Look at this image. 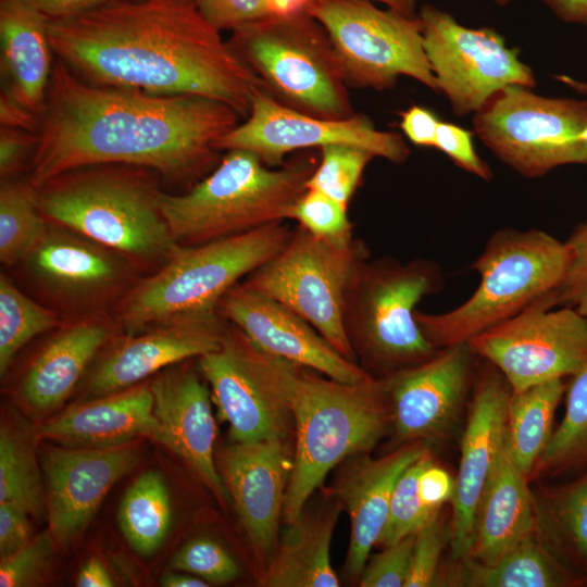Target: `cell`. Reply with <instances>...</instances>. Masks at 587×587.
<instances>
[{
    "mask_svg": "<svg viewBox=\"0 0 587 587\" xmlns=\"http://www.w3.org/2000/svg\"><path fill=\"white\" fill-rule=\"evenodd\" d=\"M347 207L320 190L307 188L292 205L289 220L316 237L347 239L353 236Z\"/></svg>",
    "mask_w": 587,
    "mask_h": 587,
    "instance_id": "41",
    "label": "cell"
},
{
    "mask_svg": "<svg viewBox=\"0 0 587 587\" xmlns=\"http://www.w3.org/2000/svg\"><path fill=\"white\" fill-rule=\"evenodd\" d=\"M286 361L285 389L296 429L283 520L295 522L340 461L371 450L385 434L390 409L382 379L346 384Z\"/></svg>",
    "mask_w": 587,
    "mask_h": 587,
    "instance_id": "4",
    "label": "cell"
},
{
    "mask_svg": "<svg viewBox=\"0 0 587 587\" xmlns=\"http://www.w3.org/2000/svg\"><path fill=\"white\" fill-rule=\"evenodd\" d=\"M566 242L570 261L557 289V303L575 310L587 321V221L576 226Z\"/></svg>",
    "mask_w": 587,
    "mask_h": 587,
    "instance_id": "45",
    "label": "cell"
},
{
    "mask_svg": "<svg viewBox=\"0 0 587 587\" xmlns=\"http://www.w3.org/2000/svg\"><path fill=\"white\" fill-rule=\"evenodd\" d=\"M36 436L73 448H109L146 437L168 449L150 385L143 384L74 405L43 422Z\"/></svg>",
    "mask_w": 587,
    "mask_h": 587,
    "instance_id": "25",
    "label": "cell"
},
{
    "mask_svg": "<svg viewBox=\"0 0 587 587\" xmlns=\"http://www.w3.org/2000/svg\"><path fill=\"white\" fill-rule=\"evenodd\" d=\"M587 465V363L572 376L564 416L536 461L530 479Z\"/></svg>",
    "mask_w": 587,
    "mask_h": 587,
    "instance_id": "35",
    "label": "cell"
},
{
    "mask_svg": "<svg viewBox=\"0 0 587 587\" xmlns=\"http://www.w3.org/2000/svg\"><path fill=\"white\" fill-rule=\"evenodd\" d=\"M448 540L450 541V523L439 511L415 533L410 571L404 587L437 585L439 561Z\"/></svg>",
    "mask_w": 587,
    "mask_h": 587,
    "instance_id": "43",
    "label": "cell"
},
{
    "mask_svg": "<svg viewBox=\"0 0 587 587\" xmlns=\"http://www.w3.org/2000/svg\"><path fill=\"white\" fill-rule=\"evenodd\" d=\"M55 541L49 532L32 538L17 551L1 558L0 586H30L46 574L51 564Z\"/></svg>",
    "mask_w": 587,
    "mask_h": 587,
    "instance_id": "44",
    "label": "cell"
},
{
    "mask_svg": "<svg viewBox=\"0 0 587 587\" xmlns=\"http://www.w3.org/2000/svg\"><path fill=\"white\" fill-rule=\"evenodd\" d=\"M153 171L95 164L60 174L37 188L49 224L74 232L128 260L163 265L182 247L160 207Z\"/></svg>",
    "mask_w": 587,
    "mask_h": 587,
    "instance_id": "3",
    "label": "cell"
},
{
    "mask_svg": "<svg viewBox=\"0 0 587 587\" xmlns=\"http://www.w3.org/2000/svg\"><path fill=\"white\" fill-rule=\"evenodd\" d=\"M473 127L494 155L525 177L587 164V99L548 98L510 85L474 113Z\"/></svg>",
    "mask_w": 587,
    "mask_h": 587,
    "instance_id": "11",
    "label": "cell"
},
{
    "mask_svg": "<svg viewBox=\"0 0 587 587\" xmlns=\"http://www.w3.org/2000/svg\"><path fill=\"white\" fill-rule=\"evenodd\" d=\"M442 287L432 260H367L347 296L344 324L363 364L388 376L438 352L415 319L416 305Z\"/></svg>",
    "mask_w": 587,
    "mask_h": 587,
    "instance_id": "8",
    "label": "cell"
},
{
    "mask_svg": "<svg viewBox=\"0 0 587 587\" xmlns=\"http://www.w3.org/2000/svg\"><path fill=\"white\" fill-rule=\"evenodd\" d=\"M445 583L469 587H569L587 583L560 562L537 533L498 560L480 563L470 558L454 560Z\"/></svg>",
    "mask_w": 587,
    "mask_h": 587,
    "instance_id": "31",
    "label": "cell"
},
{
    "mask_svg": "<svg viewBox=\"0 0 587 587\" xmlns=\"http://www.w3.org/2000/svg\"><path fill=\"white\" fill-rule=\"evenodd\" d=\"M110 334L108 321L99 316L79 320L61 330L25 373L18 389L23 401L40 412L59 407L73 391Z\"/></svg>",
    "mask_w": 587,
    "mask_h": 587,
    "instance_id": "29",
    "label": "cell"
},
{
    "mask_svg": "<svg viewBox=\"0 0 587 587\" xmlns=\"http://www.w3.org/2000/svg\"><path fill=\"white\" fill-rule=\"evenodd\" d=\"M197 0H115L48 20L52 51L86 80L211 98L247 116L261 79Z\"/></svg>",
    "mask_w": 587,
    "mask_h": 587,
    "instance_id": "2",
    "label": "cell"
},
{
    "mask_svg": "<svg viewBox=\"0 0 587 587\" xmlns=\"http://www.w3.org/2000/svg\"><path fill=\"white\" fill-rule=\"evenodd\" d=\"M373 158L375 157L371 152L358 147L325 146L321 148V159L305 188L320 190L348 205Z\"/></svg>",
    "mask_w": 587,
    "mask_h": 587,
    "instance_id": "40",
    "label": "cell"
},
{
    "mask_svg": "<svg viewBox=\"0 0 587 587\" xmlns=\"http://www.w3.org/2000/svg\"><path fill=\"white\" fill-rule=\"evenodd\" d=\"M246 117L217 139V151L247 150L271 167L283 165L290 152L329 145L358 147L392 163H404L410 155L401 135L377 129L366 116L309 114L279 102L262 88L254 92Z\"/></svg>",
    "mask_w": 587,
    "mask_h": 587,
    "instance_id": "16",
    "label": "cell"
},
{
    "mask_svg": "<svg viewBox=\"0 0 587 587\" xmlns=\"http://www.w3.org/2000/svg\"><path fill=\"white\" fill-rule=\"evenodd\" d=\"M223 320L217 313L129 335L96 367L88 392L101 397L124 390L170 365L217 349L225 329Z\"/></svg>",
    "mask_w": 587,
    "mask_h": 587,
    "instance_id": "23",
    "label": "cell"
},
{
    "mask_svg": "<svg viewBox=\"0 0 587 587\" xmlns=\"http://www.w3.org/2000/svg\"><path fill=\"white\" fill-rule=\"evenodd\" d=\"M569 261L567 242L549 233L497 230L471 266L480 277L473 295L440 314L416 310V322L437 349L467 342L537 299L555 292Z\"/></svg>",
    "mask_w": 587,
    "mask_h": 587,
    "instance_id": "7",
    "label": "cell"
},
{
    "mask_svg": "<svg viewBox=\"0 0 587 587\" xmlns=\"http://www.w3.org/2000/svg\"><path fill=\"white\" fill-rule=\"evenodd\" d=\"M511 394L503 375L488 363L474 388L461 439L460 463L451 499L450 546L453 560L464 558L470 550L480 499L504 448Z\"/></svg>",
    "mask_w": 587,
    "mask_h": 587,
    "instance_id": "20",
    "label": "cell"
},
{
    "mask_svg": "<svg viewBox=\"0 0 587 587\" xmlns=\"http://www.w3.org/2000/svg\"><path fill=\"white\" fill-rule=\"evenodd\" d=\"M59 326L57 314L23 294L4 274L0 276V373L29 340Z\"/></svg>",
    "mask_w": 587,
    "mask_h": 587,
    "instance_id": "38",
    "label": "cell"
},
{
    "mask_svg": "<svg viewBox=\"0 0 587 587\" xmlns=\"http://www.w3.org/2000/svg\"><path fill=\"white\" fill-rule=\"evenodd\" d=\"M76 585L79 587H111L113 580L98 559H89L80 569Z\"/></svg>",
    "mask_w": 587,
    "mask_h": 587,
    "instance_id": "55",
    "label": "cell"
},
{
    "mask_svg": "<svg viewBox=\"0 0 587 587\" xmlns=\"http://www.w3.org/2000/svg\"><path fill=\"white\" fill-rule=\"evenodd\" d=\"M317 162L298 157L272 168L253 152L233 149L187 192L161 191L160 207L179 246H195L289 220Z\"/></svg>",
    "mask_w": 587,
    "mask_h": 587,
    "instance_id": "5",
    "label": "cell"
},
{
    "mask_svg": "<svg viewBox=\"0 0 587 587\" xmlns=\"http://www.w3.org/2000/svg\"><path fill=\"white\" fill-rule=\"evenodd\" d=\"M232 32L229 46L279 102L323 117L355 114L329 38L308 11Z\"/></svg>",
    "mask_w": 587,
    "mask_h": 587,
    "instance_id": "9",
    "label": "cell"
},
{
    "mask_svg": "<svg viewBox=\"0 0 587 587\" xmlns=\"http://www.w3.org/2000/svg\"><path fill=\"white\" fill-rule=\"evenodd\" d=\"M172 521L170 494L162 475L147 471L124 495L118 509V525L130 547L141 555L157 551Z\"/></svg>",
    "mask_w": 587,
    "mask_h": 587,
    "instance_id": "34",
    "label": "cell"
},
{
    "mask_svg": "<svg viewBox=\"0 0 587 587\" xmlns=\"http://www.w3.org/2000/svg\"><path fill=\"white\" fill-rule=\"evenodd\" d=\"M529 478L516 464L507 442L480 499L473 539L464 558L490 563L536 533Z\"/></svg>",
    "mask_w": 587,
    "mask_h": 587,
    "instance_id": "28",
    "label": "cell"
},
{
    "mask_svg": "<svg viewBox=\"0 0 587 587\" xmlns=\"http://www.w3.org/2000/svg\"><path fill=\"white\" fill-rule=\"evenodd\" d=\"M498 4L500 5H505L508 4L511 0H495Z\"/></svg>",
    "mask_w": 587,
    "mask_h": 587,
    "instance_id": "60",
    "label": "cell"
},
{
    "mask_svg": "<svg viewBox=\"0 0 587 587\" xmlns=\"http://www.w3.org/2000/svg\"><path fill=\"white\" fill-rule=\"evenodd\" d=\"M204 17L218 30H234L268 16L264 0H197Z\"/></svg>",
    "mask_w": 587,
    "mask_h": 587,
    "instance_id": "48",
    "label": "cell"
},
{
    "mask_svg": "<svg viewBox=\"0 0 587 587\" xmlns=\"http://www.w3.org/2000/svg\"><path fill=\"white\" fill-rule=\"evenodd\" d=\"M564 390L563 378H555L511 394L507 442L516 464L528 478L551 437L554 412Z\"/></svg>",
    "mask_w": 587,
    "mask_h": 587,
    "instance_id": "33",
    "label": "cell"
},
{
    "mask_svg": "<svg viewBox=\"0 0 587 587\" xmlns=\"http://www.w3.org/2000/svg\"><path fill=\"white\" fill-rule=\"evenodd\" d=\"M162 586L165 587H207L208 583L198 576L192 574L183 573H167L163 575L160 580Z\"/></svg>",
    "mask_w": 587,
    "mask_h": 587,
    "instance_id": "57",
    "label": "cell"
},
{
    "mask_svg": "<svg viewBox=\"0 0 587 587\" xmlns=\"http://www.w3.org/2000/svg\"><path fill=\"white\" fill-rule=\"evenodd\" d=\"M536 533L567 569L587 580V472L534 495Z\"/></svg>",
    "mask_w": 587,
    "mask_h": 587,
    "instance_id": "32",
    "label": "cell"
},
{
    "mask_svg": "<svg viewBox=\"0 0 587 587\" xmlns=\"http://www.w3.org/2000/svg\"><path fill=\"white\" fill-rule=\"evenodd\" d=\"M557 291L467 341L495 366L512 391L573 376L587 363V321L558 307Z\"/></svg>",
    "mask_w": 587,
    "mask_h": 587,
    "instance_id": "13",
    "label": "cell"
},
{
    "mask_svg": "<svg viewBox=\"0 0 587 587\" xmlns=\"http://www.w3.org/2000/svg\"><path fill=\"white\" fill-rule=\"evenodd\" d=\"M426 450L421 441H413L379 459L360 458L340 480L337 494L350 519L349 576L360 577L385 528L399 476Z\"/></svg>",
    "mask_w": 587,
    "mask_h": 587,
    "instance_id": "27",
    "label": "cell"
},
{
    "mask_svg": "<svg viewBox=\"0 0 587 587\" xmlns=\"http://www.w3.org/2000/svg\"><path fill=\"white\" fill-rule=\"evenodd\" d=\"M54 60L48 18L22 0H0V101L41 121Z\"/></svg>",
    "mask_w": 587,
    "mask_h": 587,
    "instance_id": "26",
    "label": "cell"
},
{
    "mask_svg": "<svg viewBox=\"0 0 587 587\" xmlns=\"http://www.w3.org/2000/svg\"><path fill=\"white\" fill-rule=\"evenodd\" d=\"M139 459L134 441L109 448H45L48 532L57 545L66 547L83 533L111 487Z\"/></svg>",
    "mask_w": 587,
    "mask_h": 587,
    "instance_id": "19",
    "label": "cell"
},
{
    "mask_svg": "<svg viewBox=\"0 0 587 587\" xmlns=\"http://www.w3.org/2000/svg\"><path fill=\"white\" fill-rule=\"evenodd\" d=\"M217 469L250 541L272 554L292 469L286 440L235 442L220 453Z\"/></svg>",
    "mask_w": 587,
    "mask_h": 587,
    "instance_id": "21",
    "label": "cell"
},
{
    "mask_svg": "<svg viewBox=\"0 0 587 587\" xmlns=\"http://www.w3.org/2000/svg\"><path fill=\"white\" fill-rule=\"evenodd\" d=\"M154 413L167 437L168 450L196 472L215 498L229 499L214 461L216 426L208 387L193 371H165L150 384Z\"/></svg>",
    "mask_w": 587,
    "mask_h": 587,
    "instance_id": "24",
    "label": "cell"
},
{
    "mask_svg": "<svg viewBox=\"0 0 587 587\" xmlns=\"http://www.w3.org/2000/svg\"><path fill=\"white\" fill-rule=\"evenodd\" d=\"M0 503H11L41 517L46 503L30 437L9 422L0 428Z\"/></svg>",
    "mask_w": 587,
    "mask_h": 587,
    "instance_id": "36",
    "label": "cell"
},
{
    "mask_svg": "<svg viewBox=\"0 0 587 587\" xmlns=\"http://www.w3.org/2000/svg\"><path fill=\"white\" fill-rule=\"evenodd\" d=\"M239 117L207 97L96 84L55 58L28 180L37 189L95 164L146 167L175 182L196 178L215 163V142Z\"/></svg>",
    "mask_w": 587,
    "mask_h": 587,
    "instance_id": "1",
    "label": "cell"
},
{
    "mask_svg": "<svg viewBox=\"0 0 587 587\" xmlns=\"http://www.w3.org/2000/svg\"><path fill=\"white\" fill-rule=\"evenodd\" d=\"M474 357L467 342L459 344L382 379L399 440H436L450 432L472 380Z\"/></svg>",
    "mask_w": 587,
    "mask_h": 587,
    "instance_id": "17",
    "label": "cell"
},
{
    "mask_svg": "<svg viewBox=\"0 0 587 587\" xmlns=\"http://www.w3.org/2000/svg\"><path fill=\"white\" fill-rule=\"evenodd\" d=\"M434 147L444 152L460 168L484 179L492 178L488 164L474 149L472 133L453 123H439Z\"/></svg>",
    "mask_w": 587,
    "mask_h": 587,
    "instance_id": "47",
    "label": "cell"
},
{
    "mask_svg": "<svg viewBox=\"0 0 587 587\" xmlns=\"http://www.w3.org/2000/svg\"><path fill=\"white\" fill-rule=\"evenodd\" d=\"M291 229L284 222L209 242L182 246L152 275L124 295L118 321L128 335L217 314L222 298L272 259Z\"/></svg>",
    "mask_w": 587,
    "mask_h": 587,
    "instance_id": "6",
    "label": "cell"
},
{
    "mask_svg": "<svg viewBox=\"0 0 587 587\" xmlns=\"http://www.w3.org/2000/svg\"><path fill=\"white\" fill-rule=\"evenodd\" d=\"M429 452L427 449L399 476L392 491L388 519L377 546L386 547L415 534L439 512L426 504L419 488L420 474Z\"/></svg>",
    "mask_w": 587,
    "mask_h": 587,
    "instance_id": "39",
    "label": "cell"
},
{
    "mask_svg": "<svg viewBox=\"0 0 587 587\" xmlns=\"http://www.w3.org/2000/svg\"><path fill=\"white\" fill-rule=\"evenodd\" d=\"M24 261L50 296L77 307H98L114 297L128 282V266L133 265L121 254L59 226L48 227Z\"/></svg>",
    "mask_w": 587,
    "mask_h": 587,
    "instance_id": "22",
    "label": "cell"
},
{
    "mask_svg": "<svg viewBox=\"0 0 587 587\" xmlns=\"http://www.w3.org/2000/svg\"><path fill=\"white\" fill-rule=\"evenodd\" d=\"M285 363L259 350L235 325L225 327L217 349L199 358L200 372L235 442L286 440L294 421Z\"/></svg>",
    "mask_w": 587,
    "mask_h": 587,
    "instance_id": "15",
    "label": "cell"
},
{
    "mask_svg": "<svg viewBox=\"0 0 587 587\" xmlns=\"http://www.w3.org/2000/svg\"><path fill=\"white\" fill-rule=\"evenodd\" d=\"M419 17L430 70L455 115L476 113L507 86L535 87L532 68L495 29L465 27L429 4Z\"/></svg>",
    "mask_w": 587,
    "mask_h": 587,
    "instance_id": "14",
    "label": "cell"
},
{
    "mask_svg": "<svg viewBox=\"0 0 587 587\" xmlns=\"http://www.w3.org/2000/svg\"><path fill=\"white\" fill-rule=\"evenodd\" d=\"M455 479L449 472L435 463L432 453L426 457L420 474L419 488L426 504L440 511L442 505L451 501L454 494Z\"/></svg>",
    "mask_w": 587,
    "mask_h": 587,
    "instance_id": "50",
    "label": "cell"
},
{
    "mask_svg": "<svg viewBox=\"0 0 587 587\" xmlns=\"http://www.w3.org/2000/svg\"><path fill=\"white\" fill-rule=\"evenodd\" d=\"M37 145V133L23 128L0 127L1 182L16 178L22 168L29 166Z\"/></svg>",
    "mask_w": 587,
    "mask_h": 587,
    "instance_id": "49",
    "label": "cell"
},
{
    "mask_svg": "<svg viewBox=\"0 0 587 587\" xmlns=\"http://www.w3.org/2000/svg\"><path fill=\"white\" fill-rule=\"evenodd\" d=\"M314 1V0H312ZM382 2L388 7V9L396 11L402 15L415 17V4L416 0H374Z\"/></svg>",
    "mask_w": 587,
    "mask_h": 587,
    "instance_id": "58",
    "label": "cell"
},
{
    "mask_svg": "<svg viewBox=\"0 0 587 587\" xmlns=\"http://www.w3.org/2000/svg\"><path fill=\"white\" fill-rule=\"evenodd\" d=\"M28 513L11 503H0V555L7 557L32 539Z\"/></svg>",
    "mask_w": 587,
    "mask_h": 587,
    "instance_id": "51",
    "label": "cell"
},
{
    "mask_svg": "<svg viewBox=\"0 0 587 587\" xmlns=\"http://www.w3.org/2000/svg\"><path fill=\"white\" fill-rule=\"evenodd\" d=\"M561 21L587 26V0H541Z\"/></svg>",
    "mask_w": 587,
    "mask_h": 587,
    "instance_id": "54",
    "label": "cell"
},
{
    "mask_svg": "<svg viewBox=\"0 0 587 587\" xmlns=\"http://www.w3.org/2000/svg\"><path fill=\"white\" fill-rule=\"evenodd\" d=\"M48 20L67 17L115 0H22Z\"/></svg>",
    "mask_w": 587,
    "mask_h": 587,
    "instance_id": "53",
    "label": "cell"
},
{
    "mask_svg": "<svg viewBox=\"0 0 587 587\" xmlns=\"http://www.w3.org/2000/svg\"><path fill=\"white\" fill-rule=\"evenodd\" d=\"M307 11L325 29L348 85L384 90L408 76L439 92L419 14L382 10L371 0H314Z\"/></svg>",
    "mask_w": 587,
    "mask_h": 587,
    "instance_id": "12",
    "label": "cell"
},
{
    "mask_svg": "<svg viewBox=\"0 0 587 587\" xmlns=\"http://www.w3.org/2000/svg\"><path fill=\"white\" fill-rule=\"evenodd\" d=\"M268 16H291L307 11L312 0H264Z\"/></svg>",
    "mask_w": 587,
    "mask_h": 587,
    "instance_id": "56",
    "label": "cell"
},
{
    "mask_svg": "<svg viewBox=\"0 0 587 587\" xmlns=\"http://www.w3.org/2000/svg\"><path fill=\"white\" fill-rule=\"evenodd\" d=\"M37 198V189L17 178L1 182L0 260L4 265L22 262L48 229Z\"/></svg>",
    "mask_w": 587,
    "mask_h": 587,
    "instance_id": "37",
    "label": "cell"
},
{
    "mask_svg": "<svg viewBox=\"0 0 587 587\" xmlns=\"http://www.w3.org/2000/svg\"><path fill=\"white\" fill-rule=\"evenodd\" d=\"M439 123L440 120L433 111L424 107L412 105L401 113L400 127L412 143L421 147H434Z\"/></svg>",
    "mask_w": 587,
    "mask_h": 587,
    "instance_id": "52",
    "label": "cell"
},
{
    "mask_svg": "<svg viewBox=\"0 0 587 587\" xmlns=\"http://www.w3.org/2000/svg\"><path fill=\"white\" fill-rule=\"evenodd\" d=\"M217 312L264 353L340 383L364 384L374 379L360 364L340 354L299 314L242 282L225 294Z\"/></svg>",
    "mask_w": 587,
    "mask_h": 587,
    "instance_id": "18",
    "label": "cell"
},
{
    "mask_svg": "<svg viewBox=\"0 0 587 587\" xmlns=\"http://www.w3.org/2000/svg\"><path fill=\"white\" fill-rule=\"evenodd\" d=\"M171 566L213 584H225L239 576L233 557L209 538H196L185 544L174 554Z\"/></svg>",
    "mask_w": 587,
    "mask_h": 587,
    "instance_id": "42",
    "label": "cell"
},
{
    "mask_svg": "<svg viewBox=\"0 0 587 587\" xmlns=\"http://www.w3.org/2000/svg\"><path fill=\"white\" fill-rule=\"evenodd\" d=\"M341 507L326 505L304 513L278 539L261 576L265 587H337L330 542Z\"/></svg>",
    "mask_w": 587,
    "mask_h": 587,
    "instance_id": "30",
    "label": "cell"
},
{
    "mask_svg": "<svg viewBox=\"0 0 587 587\" xmlns=\"http://www.w3.org/2000/svg\"><path fill=\"white\" fill-rule=\"evenodd\" d=\"M415 534L384 547L366 562L360 577L361 587L404 586L411 563Z\"/></svg>",
    "mask_w": 587,
    "mask_h": 587,
    "instance_id": "46",
    "label": "cell"
},
{
    "mask_svg": "<svg viewBox=\"0 0 587 587\" xmlns=\"http://www.w3.org/2000/svg\"><path fill=\"white\" fill-rule=\"evenodd\" d=\"M369 257L365 243L353 236L323 239L298 225L284 247L242 284L299 314L340 354L357 362L344 313L349 289Z\"/></svg>",
    "mask_w": 587,
    "mask_h": 587,
    "instance_id": "10",
    "label": "cell"
},
{
    "mask_svg": "<svg viewBox=\"0 0 587 587\" xmlns=\"http://www.w3.org/2000/svg\"><path fill=\"white\" fill-rule=\"evenodd\" d=\"M554 78L587 98V82L576 80L567 75H558Z\"/></svg>",
    "mask_w": 587,
    "mask_h": 587,
    "instance_id": "59",
    "label": "cell"
}]
</instances>
